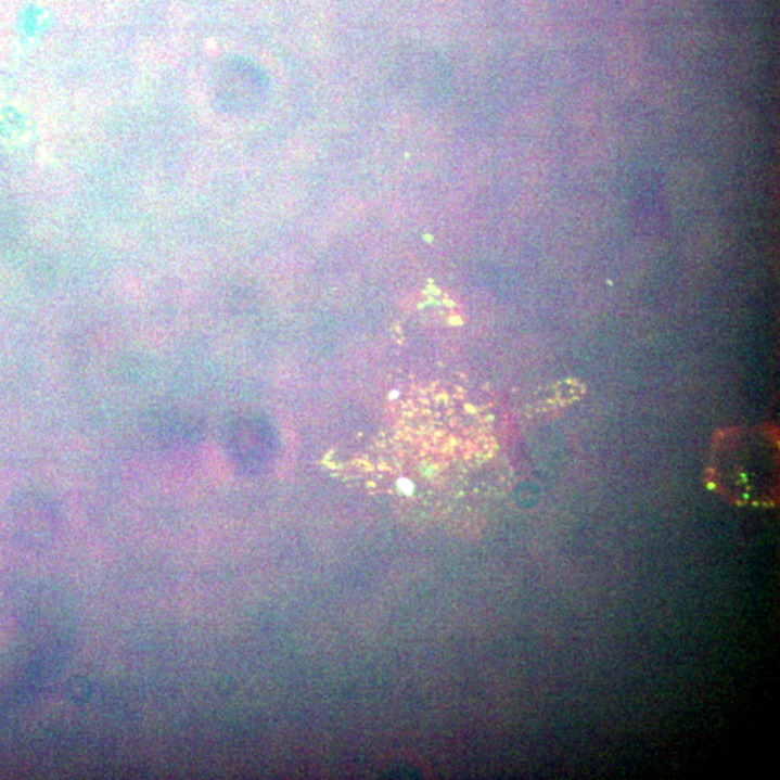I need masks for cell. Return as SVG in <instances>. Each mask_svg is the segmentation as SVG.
<instances>
[{
	"instance_id": "obj_1",
	"label": "cell",
	"mask_w": 780,
	"mask_h": 780,
	"mask_svg": "<svg viewBox=\"0 0 780 780\" xmlns=\"http://www.w3.org/2000/svg\"><path fill=\"white\" fill-rule=\"evenodd\" d=\"M713 476L718 490L742 503H765L775 495L778 446L764 430H730L717 439Z\"/></svg>"
}]
</instances>
